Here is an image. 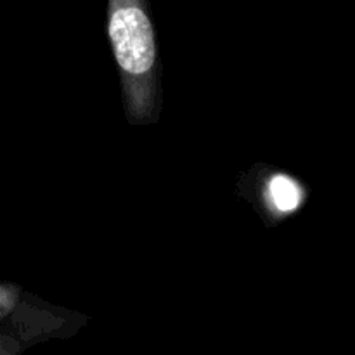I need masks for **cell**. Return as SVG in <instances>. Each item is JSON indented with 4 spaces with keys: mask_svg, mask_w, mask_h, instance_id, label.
<instances>
[{
    "mask_svg": "<svg viewBox=\"0 0 355 355\" xmlns=\"http://www.w3.org/2000/svg\"><path fill=\"white\" fill-rule=\"evenodd\" d=\"M110 31L132 121H149L156 94L155 31L142 0H111Z\"/></svg>",
    "mask_w": 355,
    "mask_h": 355,
    "instance_id": "6da1fadb",
    "label": "cell"
},
{
    "mask_svg": "<svg viewBox=\"0 0 355 355\" xmlns=\"http://www.w3.org/2000/svg\"><path fill=\"white\" fill-rule=\"evenodd\" d=\"M269 196L281 214H288L298 208L302 201V191L290 177L276 175L269 182Z\"/></svg>",
    "mask_w": 355,
    "mask_h": 355,
    "instance_id": "7a4b0ae2",
    "label": "cell"
},
{
    "mask_svg": "<svg viewBox=\"0 0 355 355\" xmlns=\"http://www.w3.org/2000/svg\"><path fill=\"white\" fill-rule=\"evenodd\" d=\"M14 302H16V291L7 290V288L0 290V315L10 311L14 307Z\"/></svg>",
    "mask_w": 355,
    "mask_h": 355,
    "instance_id": "3957f363",
    "label": "cell"
}]
</instances>
